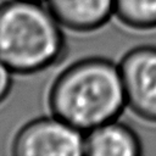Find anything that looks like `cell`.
<instances>
[{"label":"cell","instance_id":"obj_1","mask_svg":"<svg viewBox=\"0 0 156 156\" xmlns=\"http://www.w3.org/2000/svg\"><path fill=\"white\" fill-rule=\"evenodd\" d=\"M51 115L83 133L116 119L126 96L118 65L105 57H87L67 66L52 82Z\"/></svg>","mask_w":156,"mask_h":156},{"label":"cell","instance_id":"obj_2","mask_svg":"<svg viewBox=\"0 0 156 156\" xmlns=\"http://www.w3.org/2000/svg\"><path fill=\"white\" fill-rule=\"evenodd\" d=\"M66 52L62 26L50 10L32 0L0 4V61L13 74H34Z\"/></svg>","mask_w":156,"mask_h":156},{"label":"cell","instance_id":"obj_3","mask_svg":"<svg viewBox=\"0 0 156 156\" xmlns=\"http://www.w3.org/2000/svg\"><path fill=\"white\" fill-rule=\"evenodd\" d=\"M15 156H82L84 133L51 115L24 124L11 143Z\"/></svg>","mask_w":156,"mask_h":156},{"label":"cell","instance_id":"obj_4","mask_svg":"<svg viewBox=\"0 0 156 156\" xmlns=\"http://www.w3.org/2000/svg\"><path fill=\"white\" fill-rule=\"evenodd\" d=\"M126 105L141 119L156 123V46L129 50L118 63Z\"/></svg>","mask_w":156,"mask_h":156},{"label":"cell","instance_id":"obj_5","mask_svg":"<svg viewBox=\"0 0 156 156\" xmlns=\"http://www.w3.org/2000/svg\"><path fill=\"white\" fill-rule=\"evenodd\" d=\"M62 28L78 33L104 27L113 15V0H45Z\"/></svg>","mask_w":156,"mask_h":156},{"label":"cell","instance_id":"obj_6","mask_svg":"<svg viewBox=\"0 0 156 156\" xmlns=\"http://www.w3.org/2000/svg\"><path fill=\"white\" fill-rule=\"evenodd\" d=\"M143 145L138 134L116 119L100 124L84 133V155L89 156H136Z\"/></svg>","mask_w":156,"mask_h":156},{"label":"cell","instance_id":"obj_7","mask_svg":"<svg viewBox=\"0 0 156 156\" xmlns=\"http://www.w3.org/2000/svg\"><path fill=\"white\" fill-rule=\"evenodd\" d=\"M113 15L136 30L156 28V0H113Z\"/></svg>","mask_w":156,"mask_h":156},{"label":"cell","instance_id":"obj_8","mask_svg":"<svg viewBox=\"0 0 156 156\" xmlns=\"http://www.w3.org/2000/svg\"><path fill=\"white\" fill-rule=\"evenodd\" d=\"M12 72L0 61V105L7 99L12 88Z\"/></svg>","mask_w":156,"mask_h":156},{"label":"cell","instance_id":"obj_9","mask_svg":"<svg viewBox=\"0 0 156 156\" xmlns=\"http://www.w3.org/2000/svg\"><path fill=\"white\" fill-rule=\"evenodd\" d=\"M32 1H43V0H32Z\"/></svg>","mask_w":156,"mask_h":156}]
</instances>
